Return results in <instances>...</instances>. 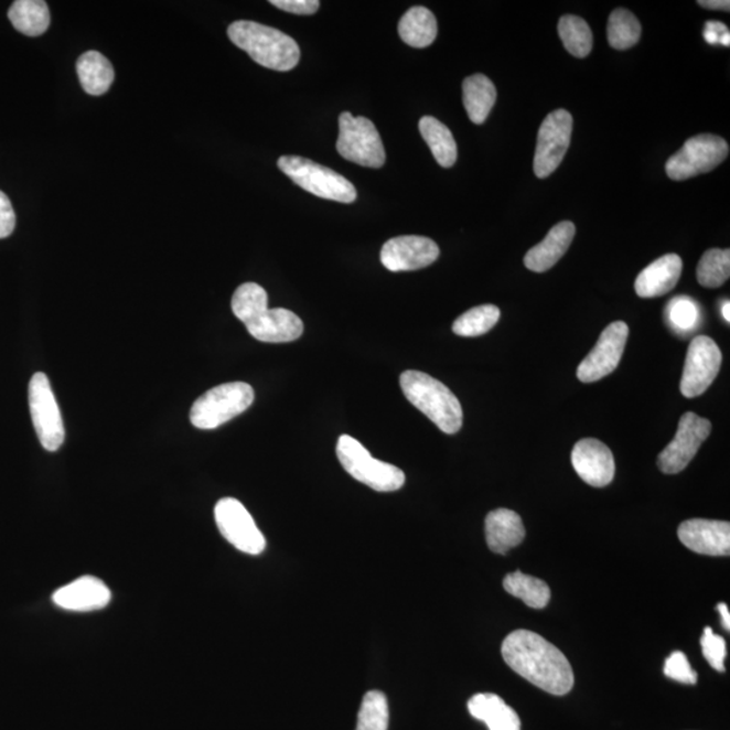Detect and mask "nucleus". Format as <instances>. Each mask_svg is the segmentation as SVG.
<instances>
[{"instance_id":"1","label":"nucleus","mask_w":730,"mask_h":730,"mask_svg":"<svg viewBox=\"0 0 730 730\" xmlns=\"http://www.w3.org/2000/svg\"><path fill=\"white\" fill-rule=\"evenodd\" d=\"M502 656L514 673L552 696H566L576 678L570 662L540 634L516 631L502 644Z\"/></svg>"},{"instance_id":"2","label":"nucleus","mask_w":730,"mask_h":730,"mask_svg":"<svg viewBox=\"0 0 730 730\" xmlns=\"http://www.w3.org/2000/svg\"><path fill=\"white\" fill-rule=\"evenodd\" d=\"M233 314L261 343H291L303 334V322L287 309H268L267 291L256 283H244L232 298Z\"/></svg>"},{"instance_id":"3","label":"nucleus","mask_w":730,"mask_h":730,"mask_svg":"<svg viewBox=\"0 0 730 730\" xmlns=\"http://www.w3.org/2000/svg\"><path fill=\"white\" fill-rule=\"evenodd\" d=\"M227 35L232 43L247 52L255 63L268 69L291 71L297 67L301 58V50L294 39L261 23L233 22L227 29Z\"/></svg>"},{"instance_id":"4","label":"nucleus","mask_w":730,"mask_h":730,"mask_svg":"<svg viewBox=\"0 0 730 730\" xmlns=\"http://www.w3.org/2000/svg\"><path fill=\"white\" fill-rule=\"evenodd\" d=\"M399 382L406 399L422 411L441 432L454 434L462 429V405L444 383L420 371H405Z\"/></svg>"},{"instance_id":"5","label":"nucleus","mask_w":730,"mask_h":730,"mask_svg":"<svg viewBox=\"0 0 730 730\" xmlns=\"http://www.w3.org/2000/svg\"><path fill=\"white\" fill-rule=\"evenodd\" d=\"M254 400L255 391L248 383H225L195 400L190 412L191 423L197 429H217L247 411Z\"/></svg>"},{"instance_id":"6","label":"nucleus","mask_w":730,"mask_h":730,"mask_svg":"<svg viewBox=\"0 0 730 730\" xmlns=\"http://www.w3.org/2000/svg\"><path fill=\"white\" fill-rule=\"evenodd\" d=\"M337 458L344 470L356 481L378 493H393L405 484L404 471L393 464L380 462L357 440L348 434L340 437Z\"/></svg>"},{"instance_id":"7","label":"nucleus","mask_w":730,"mask_h":730,"mask_svg":"<svg viewBox=\"0 0 730 730\" xmlns=\"http://www.w3.org/2000/svg\"><path fill=\"white\" fill-rule=\"evenodd\" d=\"M281 172H285L292 182L308 193L322 197V200L340 203L356 201L355 185L336 171L314 163L299 155H281L278 161Z\"/></svg>"},{"instance_id":"8","label":"nucleus","mask_w":730,"mask_h":730,"mask_svg":"<svg viewBox=\"0 0 730 730\" xmlns=\"http://www.w3.org/2000/svg\"><path fill=\"white\" fill-rule=\"evenodd\" d=\"M337 152L352 163L380 169L386 163V151L373 121L355 117L351 112L341 114Z\"/></svg>"},{"instance_id":"9","label":"nucleus","mask_w":730,"mask_h":730,"mask_svg":"<svg viewBox=\"0 0 730 730\" xmlns=\"http://www.w3.org/2000/svg\"><path fill=\"white\" fill-rule=\"evenodd\" d=\"M728 142L715 135H699L687 140L679 152L668 159L666 172L675 182L713 171L728 158Z\"/></svg>"},{"instance_id":"10","label":"nucleus","mask_w":730,"mask_h":730,"mask_svg":"<svg viewBox=\"0 0 730 730\" xmlns=\"http://www.w3.org/2000/svg\"><path fill=\"white\" fill-rule=\"evenodd\" d=\"M29 406L41 445L50 452L58 451L65 440L64 422L51 382L43 373L34 374L29 383Z\"/></svg>"},{"instance_id":"11","label":"nucleus","mask_w":730,"mask_h":730,"mask_svg":"<svg viewBox=\"0 0 730 730\" xmlns=\"http://www.w3.org/2000/svg\"><path fill=\"white\" fill-rule=\"evenodd\" d=\"M214 517L221 535L233 547L253 556L265 552L266 537L257 528L254 517L241 502L235 498L218 501L214 508Z\"/></svg>"},{"instance_id":"12","label":"nucleus","mask_w":730,"mask_h":730,"mask_svg":"<svg viewBox=\"0 0 730 730\" xmlns=\"http://www.w3.org/2000/svg\"><path fill=\"white\" fill-rule=\"evenodd\" d=\"M573 121L567 110L548 114L538 130L534 170L538 179H546L559 169L570 148Z\"/></svg>"},{"instance_id":"13","label":"nucleus","mask_w":730,"mask_h":730,"mask_svg":"<svg viewBox=\"0 0 730 730\" xmlns=\"http://www.w3.org/2000/svg\"><path fill=\"white\" fill-rule=\"evenodd\" d=\"M722 353L715 340L697 336L688 346L680 393L686 398H697L711 386L720 373Z\"/></svg>"},{"instance_id":"14","label":"nucleus","mask_w":730,"mask_h":730,"mask_svg":"<svg viewBox=\"0 0 730 730\" xmlns=\"http://www.w3.org/2000/svg\"><path fill=\"white\" fill-rule=\"evenodd\" d=\"M710 433L711 423L706 418L694 412L681 416L678 432L657 459L663 474L675 475L684 471Z\"/></svg>"},{"instance_id":"15","label":"nucleus","mask_w":730,"mask_h":730,"mask_svg":"<svg viewBox=\"0 0 730 730\" xmlns=\"http://www.w3.org/2000/svg\"><path fill=\"white\" fill-rule=\"evenodd\" d=\"M627 337H630V328L625 322L610 323L602 332L594 350L579 364L578 379L582 383H594L612 374L619 367Z\"/></svg>"},{"instance_id":"16","label":"nucleus","mask_w":730,"mask_h":730,"mask_svg":"<svg viewBox=\"0 0 730 730\" xmlns=\"http://www.w3.org/2000/svg\"><path fill=\"white\" fill-rule=\"evenodd\" d=\"M440 248L433 239L422 236H399L383 245L382 265L388 271H417L439 259Z\"/></svg>"},{"instance_id":"17","label":"nucleus","mask_w":730,"mask_h":730,"mask_svg":"<svg viewBox=\"0 0 730 730\" xmlns=\"http://www.w3.org/2000/svg\"><path fill=\"white\" fill-rule=\"evenodd\" d=\"M572 466L584 483L592 487H604L613 482L615 463L612 451L595 439H583L573 447Z\"/></svg>"},{"instance_id":"18","label":"nucleus","mask_w":730,"mask_h":730,"mask_svg":"<svg viewBox=\"0 0 730 730\" xmlns=\"http://www.w3.org/2000/svg\"><path fill=\"white\" fill-rule=\"evenodd\" d=\"M679 540L693 552L706 556L730 555V525L727 520L693 518L681 523Z\"/></svg>"},{"instance_id":"19","label":"nucleus","mask_w":730,"mask_h":730,"mask_svg":"<svg viewBox=\"0 0 730 730\" xmlns=\"http://www.w3.org/2000/svg\"><path fill=\"white\" fill-rule=\"evenodd\" d=\"M52 600L68 612H97L110 603L111 592L100 579L83 577L58 589Z\"/></svg>"},{"instance_id":"20","label":"nucleus","mask_w":730,"mask_h":730,"mask_svg":"<svg viewBox=\"0 0 730 730\" xmlns=\"http://www.w3.org/2000/svg\"><path fill=\"white\" fill-rule=\"evenodd\" d=\"M681 271L684 261L678 255H664L638 273L634 290L644 299L666 296L678 285Z\"/></svg>"},{"instance_id":"21","label":"nucleus","mask_w":730,"mask_h":730,"mask_svg":"<svg viewBox=\"0 0 730 730\" xmlns=\"http://www.w3.org/2000/svg\"><path fill=\"white\" fill-rule=\"evenodd\" d=\"M577 227L571 221H562L548 232L540 244L526 254L524 265L534 272H546L556 266L576 237Z\"/></svg>"},{"instance_id":"22","label":"nucleus","mask_w":730,"mask_h":730,"mask_svg":"<svg viewBox=\"0 0 730 730\" xmlns=\"http://www.w3.org/2000/svg\"><path fill=\"white\" fill-rule=\"evenodd\" d=\"M525 538L523 519L508 508H496L486 517V540L494 554L506 555Z\"/></svg>"},{"instance_id":"23","label":"nucleus","mask_w":730,"mask_h":730,"mask_svg":"<svg viewBox=\"0 0 730 730\" xmlns=\"http://www.w3.org/2000/svg\"><path fill=\"white\" fill-rule=\"evenodd\" d=\"M469 711L476 720L486 723L490 730H520L516 710L496 694H476L469 701Z\"/></svg>"},{"instance_id":"24","label":"nucleus","mask_w":730,"mask_h":730,"mask_svg":"<svg viewBox=\"0 0 730 730\" xmlns=\"http://www.w3.org/2000/svg\"><path fill=\"white\" fill-rule=\"evenodd\" d=\"M76 71L82 87L94 97L109 92L116 79V72H114L111 63L97 51H89L82 55L77 60Z\"/></svg>"},{"instance_id":"25","label":"nucleus","mask_w":730,"mask_h":730,"mask_svg":"<svg viewBox=\"0 0 730 730\" xmlns=\"http://www.w3.org/2000/svg\"><path fill=\"white\" fill-rule=\"evenodd\" d=\"M496 100V88L487 76L482 74L466 77L463 82V101L472 122L482 125L492 112Z\"/></svg>"},{"instance_id":"26","label":"nucleus","mask_w":730,"mask_h":730,"mask_svg":"<svg viewBox=\"0 0 730 730\" xmlns=\"http://www.w3.org/2000/svg\"><path fill=\"white\" fill-rule=\"evenodd\" d=\"M398 33L404 43L422 50L434 43L437 37L436 17L429 9L416 6L400 18Z\"/></svg>"},{"instance_id":"27","label":"nucleus","mask_w":730,"mask_h":730,"mask_svg":"<svg viewBox=\"0 0 730 730\" xmlns=\"http://www.w3.org/2000/svg\"><path fill=\"white\" fill-rule=\"evenodd\" d=\"M9 20L18 32L39 37L51 25V13L44 0H17L9 10Z\"/></svg>"},{"instance_id":"28","label":"nucleus","mask_w":730,"mask_h":730,"mask_svg":"<svg viewBox=\"0 0 730 730\" xmlns=\"http://www.w3.org/2000/svg\"><path fill=\"white\" fill-rule=\"evenodd\" d=\"M423 140L427 141L437 163L442 169H451L458 160V146L452 131L434 117L421 118L420 125Z\"/></svg>"},{"instance_id":"29","label":"nucleus","mask_w":730,"mask_h":730,"mask_svg":"<svg viewBox=\"0 0 730 730\" xmlns=\"http://www.w3.org/2000/svg\"><path fill=\"white\" fill-rule=\"evenodd\" d=\"M504 588L508 594L519 598L532 609H544L550 601L549 586L544 580L525 576L520 571L508 573Z\"/></svg>"},{"instance_id":"30","label":"nucleus","mask_w":730,"mask_h":730,"mask_svg":"<svg viewBox=\"0 0 730 730\" xmlns=\"http://www.w3.org/2000/svg\"><path fill=\"white\" fill-rule=\"evenodd\" d=\"M642 37V25L637 17L626 9L614 10L609 17L608 40L610 46L618 51L630 50Z\"/></svg>"},{"instance_id":"31","label":"nucleus","mask_w":730,"mask_h":730,"mask_svg":"<svg viewBox=\"0 0 730 730\" xmlns=\"http://www.w3.org/2000/svg\"><path fill=\"white\" fill-rule=\"evenodd\" d=\"M561 43L572 56L584 58L592 50V33L589 23L577 15H565L559 21Z\"/></svg>"},{"instance_id":"32","label":"nucleus","mask_w":730,"mask_h":730,"mask_svg":"<svg viewBox=\"0 0 730 730\" xmlns=\"http://www.w3.org/2000/svg\"><path fill=\"white\" fill-rule=\"evenodd\" d=\"M501 310L494 304H483L465 311L453 323V332L462 337H477L486 334L498 323Z\"/></svg>"},{"instance_id":"33","label":"nucleus","mask_w":730,"mask_h":730,"mask_svg":"<svg viewBox=\"0 0 730 730\" xmlns=\"http://www.w3.org/2000/svg\"><path fill=\"white\" fill-rule=\"evenodd\" d=\"M730 277V250L710 249L705 253L697 267L699 285L706 289H718Z\"/></svg>"},{"instance_id":"34","label":"nucleus","mask_w":730,"mask_h":730,"mask_svg":"<svg viewBox=\"0 0 730 730\" xmlns=\"http://www.w3.org/2000/svg\"><path fill=\"white\" fill-rule=\"evenodd\" d=\"M388 702L385 694L369 691L365 694L358 710L356 730H388Z\"/></svg>"},{"instance_id":"35","label":"nucleus","mask_w":730,"mask_h":730,"mask_svg":"<svg viewBox=\"0 0 730 730\" xmlns=\"http://www.w3.org/2000/svg\"><path fill=\"white\" fill-rule=\"evenodd\" d=\"M667 316L676 332L688 333L699 322V308L690 298L676 297L668 303Z\"/></svg>"},{"instance_id":"36","label":"nucleus","mask_w":730,"mask_h":730,"mask_svg":"<svg viewBox=\"0 0 730 730\" xmlns=\"http://www.w3.org/2000/svg\"><path fill=\"white\" fill-rule=\"evenodd\" d=\"M702 654L711 667L717 672H726L727 642L720 634H716L710 627H706L701 638Z\"/></svg>"},{"instance_id":"37","label":"nucleus","mask_w":730,"mask_h":730,"mask_svg":"<svg viewBox=\"0 0 730 730\" xmlns=\"http://www.w3.org/2000/svg\"><path fill=\"white\" fill-rule=\"evenodd\" d=\"M664 675L686 685H696L698 679L697 673L691 668L687 656L680 651H676L672 656H668V659L664 663Z\"/></svg>"},{"instance_id":"38","label":"nucleus","mask_w":730,"mask_h":730,"mask_svg":"<svg viewBox=\"0 0 730 730\" xmlns=\"http://www.w3.org/2000/svg\"><path fill=\"white\" fill-rule=\"evenodd\" d=\"M269 3L297 15H313L320 9L319 0H271Z\"/></svg>"},{"instance_id":"39","label":"nucleus","mask_w":730,"mask_h":730,"mask_svg":"<svg viewBox=\"0 0 730 730\" xmlns=\"http://www.w3.org/2000/svg\"><path fill=\"white\" fill-rule=\"evenodd\" d=\"M17 224L15 212L9 196L0 191V239L8 238L14 232Z\"/></svg>"},{"instance_id":"40","label":"nucleus","mask_w":730,"mask_h":730,"mask_svg":"<svg viewBox=\"0 0 730 730\" xmlns=\"http://www.w3.org/2000/svg\"><path fill=\"white\" fill-rule=\"evenodd\" d=\"M698 4L701 6V8L709 10H730V3L728 0H705V2L701 0V2H698Z\"/></svg>"},{"instance_id":"41","label":"nucleus","mask_w":730,"mask_h":730,"mask_svg":"<svg viewBox=\"0 0 730 730\" xmlns=\"http://www.w3.org/2000/svg\"><path fill=\"white\" fill-rule=\"evenodd\" d=\"M705 30H709V32L715 33L720 40L723 34L729 32L728 28L723 25V23L716 21L706 22Z\"/></svg>"},{"instance_id":"42","label":"nucleus","mask_w":730,"mask_h":730,"mask_svg":"<svg viewBox=\"0 0 730 730\" xmlns=\"http://www.w3.org/2000/svg\"><path fill=\"white\" fill-rule=\"evenodd\" d=\"M718 612L721 614L722 619V626L726 627V630L729 632L730 631V614H729V609L727 606V603H718Z\"/></svg>"},{"instance_id":"43","label":"nucleus","mask_w":730,"mask_h":730,"mask_svg":"<svg viewBox=\"0 0 730 730\" xmlns=\"http://www.w3.org/2000/svg\"><path fill=\"white\" fill-rule=\"evenodd\" d=\"M729 310H730V302L727 301L726 303L722 304V315H723V319H726L728 323L730 322V311Z\"/></svg>"},{"instance_id":"44","label":"nucleus","mask_w":730,"mask_h":730,"mask_svg":"<svg viewBox=\"0 0 730 730\" xmlns=\"http://www.w3.org/2000/svg\"><path fill=\"white\" fill-rule=\"evenodd\" d=\"M729 39H730V35H729V32H727L726 34L722 35V37L720 40V44L729 46L730 45V40Z\"/></svg>"}]
</instances>
